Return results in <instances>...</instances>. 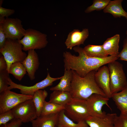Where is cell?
Segmentation results:
<instances>
[{
    "mask_svg": "<svg viewBox=\"0 0 127 127\" xmlns=\"http://www.w3.org/2000/svg\"><path fill=\"white\" fill-rule=\"evenodd\" d=\"M79 55H72L66 51L63 53L64 69L75 71L80 76L83 77L92 71H96L101 67L119 59L118 56H109L104 58L93 57L84 52L83 48L79 46L73 48Z\"/></svg>",
    "mask_w": 127,
    "mask_h": 127,
    "instance_id": "1",
    "label": "cell"
},
{
    "mask_svg": "<svg viewBox=\"0 0 127 127\" xmlns=\"http://www.w3.org/2000/svg\"><path fill=\"white\" fill-rule=\"evenodd\" d=\"M96 71H91L84 77L79 76L72 70L70 93L72 98H77L86 100L94 94L106 96L97 84L95 78Z\"/></svg>",
    "mask_w": 127,
    "mask_h": 127,
    "instance_id": "2",
    "label": "cell"
},
{
    "mask_svg": "<svg viewBox=\"0 0 127 127\" xmlns=\"http://www.w3.org/2000/svg\"><path fill=\"white\" fill-rule=\"evenodd\" d=\"M23 50V46L18 40L6 39L4 46L0 48V52L6 61L8 72L12 64L22 63L26 58L27 55Z\"/></svg>",
    "mask_w": 127,
    "mask_h": 127,
    "instance_id": "3",
    "label": "cell"
},
{
    "mask_svg": "<svg viewBox=\"0 0 127 127\" xmlns=\"http://www.w3.org/2000/svg\"><path fill=\"white\" fill-rule=\"evenodd\" d=\"M64 106L66 115L77 123L85 121L91 116L86 100L72 98Z\"/></svg>",
    "mask_w": 127,
    "mask_h": 127,
    "instance_id": "4",
    "label": "cell"
},
{
    "mask_svg": "<svg viewBox=\"0 0 127 127\" xmlns=\"http://www.w3.org/2000/svg\"><path fill=\"white\" fill-rule=\"evenodd\" d=\"M110 87L112 94L120 91L127 86V80L122 64L116 60L108 63Z\"/></svg>",
    "mask_w": 127,
    "mask_h": 127,
    "instance_id": "5",
    "label": "cell"
},
{
    "mask_svg": "<svg viewBox=\"0 0 127 127\" xmlns=\"http://www.w3.org/2000/svg\"><path fill=\"white\" fill-rule=\"evenodd\" d=\"M19 41L25 51L44 48L48 43L46 34L30 28L26 30L24 37Z\"/></svg>",
    "mask_w": 127,
    "mask_h": 127,
    "instance_id": "6",
    "label": "cell"
},
{
    "mask_svg": "<svg viewBox=\"0 0 127 127\" xmlns=\"http://www.w3.org/2000/svg\"><path fill=\"white\" fill-rule=\"evenodd\" d=\"M22 21L17 18H0V25L7 39L20 40L25 34L26 30L23 27Z\"/></svg>",
    "mask_w": 127,
    "mask_h": 127,
    "instance_id": "7",
    "label": "cell"
},
{
    "mask_svg": "<svg viewBox=\"0 0 127 127\" xmlns=\"http://www.w3.org/2000/svg\"><path fill=\"white\" fill-rule=\"evenodd\" d=\"M33 96L19 94L7 90L0 93V114L12 110L20 103L32 99Z\"/></svg>",
    "mask_w": 127,
    "mask_h": 127,
    "instance_id": "8",
    "label": "cell"
},
{
    "mask_svg": "<svg viewBox=\"0 0 127 127\" xmlns=\"http://www.w3.org/2000/svg\"><path fill=\"white\" fill-rule=\"evenodd\" d=\"M11 110L15 118L20 119L23 123L31 122L37 117L32 99L20 103Z\"/></svg>",
    "mask_w": 127,
    "mask_h": 127,
    "instance_id": "9",
    "label": "cell"
},
{
    "mask_svg": "<svg viewBox=\"0 0 127 127\" xmlns=\"http://www.w3.org/2000/svg\"><path fill=\"white\" fill-rule=\"evenodd\" d=\"M62 76L57 78L51 77L49 73H48L46 77L44 80L31 86H26L17 84L13 82L9 78L8 84L9 85L8 90L13 89H17L20 90L21 94L32 96L34 93L37 90L44 89L47 87L51 86L53 83L60 79Z\"/></svg>",
    "mask_w": 127,
    "mask_h": 127,
    "instance_id": "10",
    "label": "cell"
},
{
    "mask_svg": "<svg viewBox=\"0 0 127 127\" xmlns=\"http://www.w3.org/2000/svg\"><path fill=\"white\" fill-rule=\"evenodd\" d=\"M109 99L106 96L97 94H93L90 96L86 100L90 115L100 117L105 116L106 114L102 110L103 106L106 105L111 109L108 104Z\"/></svg>",
    "mask_w": 127,
    "mask_h": 127,
    "instance_id": "11",
    "label": "cell"
},
{
    "mask_svg": "<svg viewBox=\"0 0 127 127\" xmlns=\"http://www.w3.org/2000/svg\"><path fill=\"white\" fill-rule=\"evenodd\" d=\"M95 81L99 87L103 91L106 97L111 98L112 94L110 87V77L108 67L103 66L96 71L95 74Z\"/></svg>",
    "mask_w": 127,
    "mask_h": 127,
    "instance_id": "12",
    "label": "cell"
},
{
    "mask_svg": "<svg viewBox=\"0 0 127 127\" xmlns=\"http://www.w3.org/2000/svg\"><path fill=\"white\" fill-rule=\"evenodd\" d=\"M89 35L88 30L84 28L82 31L74 29L69 33L65 42L67 48L71 50L73 48L83 44Z\"/></svg>",
    "mask_w": 127,
    "mask_h": 127,
    "instance_id": "13",
    "label": "cell"
},
{
    "mask_svg": "<svg viewBox=\"0 0 127 127\" xmlns=\"http://www.w3.org/2000/svg\"><path fill=\"white\" fill-rule=\"evenodd\" d=\"M28 51L26 57L22 63L25 68L30 80H32L35 79V73L39 68L40 63L38 54L34 50Z\"/></svg>",
    "mask_w": 127,
    "mask_h": 127,
    "instance_id": "14",
    "label": "cell"
},
{
    "mask_svg": "<svg viewBox=\"0 0 127 127\" xmlns=\"http://www.w3.org/2000/svg\"><path fill=\"white\" fill-rule=\"evenodd\" d=\"M116 113H107L103 117L90 116L85 121L90 127H114Z\"/></svg>",
    "mask_w": 127,
    "mask_h": 127,
    "instance_id": "15",
    "label": "cell"
},
{
    "mask_svg": "<svg viewBox=\"0 0 127 127\" xmlns=\"http://www.w3.org/2000/svg\"><path fill=\"white\" fill-rule=\"evenodd\" d=\"M59 113L38 117L31 122L32 127H55L57 122Z\"/></svg>",
    "mask_w": 127,
    "mask_h": 127,
    "instance_id": "16",
    "label": "cell"
},
{
    "mask_svg": "<svg viewBox=\"0 0 127 127\" xmlns=\"http://www.w3.org/2000/svg\"><path fill=\"white\" fill-rule=\"evenodd\" d=\"M123 1L122 0L110 1L103 10V12L111 14L115 18L123 17L127 20V12L123 9L122 5Z\"/></svg>",
    "mask_w": 127,
    "mask_h": 127,
    "instance_id": "17",
    "label": "cell"
},
{
    "mask_svg": "<svg viewBox=\"0 0 127 127\" xmlns=\"http://www.w3.org/2000/svg\"><path fill=\"white\" fill-rule=\"evenodd\" d=\"M120 39L119 34H116L107 38L102 45L103 48L108 55L118 56L119 52V43Z\"/></svg>",
    "mask_w": 127,
    "mask_h": 127,
    "instance_id": "18",
    "label": "cell"
},
{
    "mask_svg": "<svg viewBox=\"0 0 127 127\" xmlns=\"http://www.w3.org/2000/svg\"><path fill=\"white\" fill-rule=\"evenodd\" d=\"M72 70L64 69V74L62 76L59 83L55 86L51 87L50 90L70 92L72 78Z\"/></svg>",
    "mask_w": 127,
    "mask_h": 127,
    "instance_id": "19",
    "label": "cell"
},
{
    "mask_svg": "<svg viewBox=\"0 0 127 127\" xmlns=\"http://www.w3.org/2000/svg\"><path fill=\"white\" fill-rule=\"evenodd\" d=\"M56 127H88L85 121L75 123L65 115L64 110L59 113Z\"/></svg>",
    "mask_w": 127,
    "mask_h": 127,
    "instance_id": "20",
    "label": "cell"
},
{
    "mask_svg": "<svg viewBox=\"0 0 127 127\" xmlns=\"http://www.w3.org/2000/svg\"><path fill=\"white\" fill-rule=\"evenodd\" d=\"M111 98L121 113L127 114V86L122 91L112 94Z\"/></svg>",
    "mask_w": 127,
    "mask_h": 127,
    "instance_id": "21",
    "label": "cell"
},
{
    "mask_svg": "<svg viewBox=\"0 0 127 127\" xmlns=\"http://www.w3.org/2000/svg\"><path fill=\"white\" fill-rule=\"evenodd\" d=\"M72 98L70 92L54 91L51 94L48 102L65 106Z\"/></svg>",
    "mask_w": 127,
    "mask_h": 127,
    "instance_id": "22",
    "label": "cell"
},
{
    "mask_svg": "<svg viewBox=\"0 0 127 127\" xmlns=\"http://www.w3.org/2000/svg\"><path fill=\"white\" fill-rule=\"evenodd\" d=\"M85 53L90 57L99 58H104L108 56L105 52L102 45L88 44L83 48Z\"/></svg>",
    "mask_w": 127,
    "mask_h": 127,
    "instance_id": "23",
    "label": "cell"
},
{
    "mask_svg": "<svg viewBox=\"0 0 127 127\" xmlns=\"http://www.w3.org/2000/svg\"><path fill=\"white\" fill-rule=\"evenodd\" d=\"M48 95L45 90H40L36 91L33 95L32 100L35 105L38 117L41 115L45 99Z\"/></svg>",
    "mask_w": 127,
    "mask_h": 127,
    "instance_id": "24",
    "label": "cell"
},
{
    "mask_svg": "<svg viewBox=\"0 0 127 127\" xmlns=\"http://www.w3.org/2000/svg\"><path fill=\"white\" fill-rule=\"evenodd\" d=\"M25 68L22 63L18 62L13 63L11 65L8 72L12 74L14 78L20 81L26 74Z\"/></svg>",
    "mask_w": 127,
    "mask_h": 127,
    "instance_id": "25",
    "label": "cell"
},
{
    "mask_svg": "<svg viewBox=\"0 0 127 127\" xmlns=\"http://www.w3.org/2000/svg\"><path fill=\"white\" fill-rule=\"evenodd\" d=\"M64 109V106L45 101L42 109L41 115L59 113Z\"/></svg>",
    "mask_w": 127,
    "mask_h": 127,
    "instance_id": "26",
    "label": "cell"
},
{
    "mask_svg": "<svg viewBox=\"0 0 127 127\" xmlns=\"http://www.w3.org/2000/svg\"><path fill=\"white\" fill-rule=\"evenodd\" d=\"M110 0H94L93 4L88 7L85 10V12L88 13L95 11H100L104 9L108 5Z\"/></svg>",
    "mask_w": 127,
    "mask_h": 127,
    "instance_id": "27",
    "label": "cell"
},
{
    "mask_svg": "<svg viewBox=\"0 0 127 127\" xmlns=\"http://www.w3.org/2000/svg\"><path fill=\"white\" fill-rule=\"evenodd\" d=\"M9 74L7 70L0 71V93L8 90Z\"/></svg>",
    "mask_w": 127,
    "mask_h": 127,
    "instance_id": "28",
    "label": "cell"
},
{
    "mask_svg": "<svg viewBox=\"0 0 127 127\" xmlns=\"http://www.w3.org/2000/svg\"><path fill=\"white\" fill-rule=\"evenodd\" d=\"M114 127H127V114L120 113L115 118Z\"/></svg>",
    "mask_w": 127,
    "mask_h": 127,
    "instance_id": "29",
    "label": "cell"
},
{
    "mask_svg": "<svg viewBox=\"0 0 127 127\" xmlns=\"http://www.w3.org/2000/svg\"><path fill=\"white\" fill-rule=\"evenodd\" d=\"M14 119L11 110L0 114V126L5 124Z\"/></svg>",
    "mask_w": 127,
    "mask_h": 127,
    "instance_id": "30",
    "label": "cell"
},
{
    "mask_svg": "<svg viewBox=\"0 0 127 127\" xmlns=\"http://www.w3.org/2000/svg\"><path fill=\"white\" fill-rule=\"evenodd\" d=\"M123 47L118 56L120 60L127 61V39L126 38L123 41Z\"/></svg>",
    "mask_w": 127,
    "mask_h": 127,
    "instance_id": "31",
    "label": "cell"
},
{
    "mask_svg": "<svg viewBox=\"0 0 127 127\" xmlns=\"http://www.w3.org/2000/svg\"><path fill=\"white\" fill-rule=\"evenodd\" d=\"M22 123L20 119L15 118L5 124L0 126V127H20Z\"/></svg>",
    "mask_w": 127,
    "mask_h": 127,
    "instance_id": "32",
    "label": "cell"
},
{
    "mask_svg": "<svg viewBox=\"0 0 127 127\" xmlns=\"http://www.w3.org/2000/svg\"><path fill=\"white\" fill-rule=\"evenodd\" d=\"M15 12L13 9L4 8L0 6V18H8L10 16L13 14Z\"/></svg>",
    "mask_w": 127,
    "mask_h": 127,
    "instance_id": "33",
    "label": "cell"
},
{
    "mask_svg": "<svg viewBox=\"0 0 127 127\" xmlns=\"http://www.w3.org/2000/svg\"><path fill=\"white\" fill-rule=\"evenodd\" d=\"M6 39L4 31L1 26L0 25V48L4 46Z\"/></svg>",
    "mask_w": 127,
    "mask_h": 127,
    "instance_id": "34",
    "label": "cell"
},
{
    "mask_svg": "<svg viewBox=\"0 0 127 127\" xmlns=\"http://www.w3.org/2000/svg\"><path fill=\"white\" fill-rule=\"evenodd\" d=\"M7 67L6 61L4 56H2L0 58V71L7 70Z\"/></svg>",
    "mask_w": 127,
    "mask_h": 127,
    "instance_id": "35",
    "label": "cell"
},
{
    "mask_svg": "<svg viewBox=\"0 0 127 127\" xmlns=\"http://www.w3.org/2000/svg\"><path fill=\"white\" fill-rule=\"evenodd\" d=\"M3 0H0V6H1V5L3 3Z\"/></svg>",
    "mask_w": 127,
    "mask_h": 127,
    "instance_id": "36",
    "label": "cell"
},
{
    "mask_svg": "<svg viewBox=\"0 0 127 127\" xmlns=\"http://www.w3.org/2000/svg\"><path fill=\"white\" fill-rule=\"evenodd\" d=\"M126 34H127V35L126 39H127V30L126 31Z\"/></svg>",
    "mask_w": 127,
    "mask_h": 127,
    "instance_id": "37",
    "label": "cell"
},
{
    "mask_svg": "<svg viewBox=\"0 0 127 127\" xmlns=\"http://www.w3.org/2000/svg\"><path fill=\"white\" fill-rule=\"evenodd\" d=\"M55 127H56V126Z\"/></svg>",
    "mask_w": 127,
    "mask_h": 127,
    "instance_id": "38",
    "label": "cell"
}]
</instances>
